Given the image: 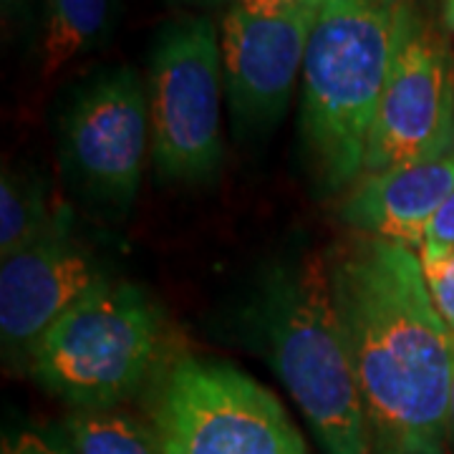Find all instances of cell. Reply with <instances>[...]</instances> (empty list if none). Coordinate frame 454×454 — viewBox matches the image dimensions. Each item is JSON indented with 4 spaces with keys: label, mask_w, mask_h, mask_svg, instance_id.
Listing matches in <instances>:
<instances>
[{
    "label": "cell",
    "mask_w": 454,
    "mask_h": 454,
    "mask_svg": "<svg viewBox=\"0 0 454 454\" xmlns=\"http://www.w3.org/2000/svg\"><path fill=\"white\" fill-rule=\"evenodd\" d=\"M64 432L76 454H162L152 427L119 406L71 409Z\"/></svg>",
    "instance_id": "4fadbf2b"
},
{
    "label": "cell",
    "mask_w": 454,
    "mask_h": 454,
    "mask_svg": "<svg viewBox=\"0 0 454 454\" xmlns=\"http://www.w3.org/2000/svg\"><path fill=\"white\" fill-rule=\"evenodd\" d=\"M454 190V149L422 162L366 172L343 192L339 217L356 235L422 247L432 215Z\"/></svg>",
    "instance_id": "8fae6325"
},
{
    "label": "cell",
    "mask_w": 454,
    "mask_h": 454,
    "mask_svg": "<svg viewBox=\"0 0 454 454\" xmlns=\"http://www.w3.org/2000/svg\"><path fill=\"white\" fill-rule=\"evenodd\" d=\"M442 26L454 35V0H442Z\"/></svg>",
    "instance_id": "ac0fdd59"
},
{
    "label": "cell",
    "mask_w": 454,
    "mask_h": 454,
    "mask_svg": "<svg viewBox=\"0 0 454 454\" xmlns=\"http://www.w3.org/2000/svg\"><path fill=\"white\" fill-rule=\"evenodd\" d=\"M175 356L152 295L106 278L43 333L26 373L74 409H112L152 389Z\"/></svg>",
    "instance_id": "3957f363"
},
{
    "label": "cell",
    "mask_w": 454,
    "mask_h": 454,
    "mask_svg": "<svg viewBox=\"0 0 454 454\" xmlns=\"http://www.w3.org/2000/svg\"><path fill=\"white\" fill-rule=\"evenodd\" d=\"M258 325L278 379L324 454H369L364 404L325 258L276 270L258 301Z\"/></svg>",
    "instance_id": "277c9868"
},
{
    "label": "cell",
    "mask_w": 454,
    "mask_h": 454,
    "mask_svg": "<svg viewBox=\"0 0 454 454\" xmlns=\"http://www.w3.org/2000/svg\"><path fill=\"white\" fill-rule=\"evenodd\" d=\"M454 253V190L450 197L439 205V210L432 215L429 225L424 230L422 247H419V260L432 262V260L447 258Z\"/></svg>",
    "instance_id": "2e32d148"
},
{
    "label": "cell",
    "mask_w": 454,
    "mask_h": 454,
    "mask_svg": "<svg viewBox=\"0 0 454 454\" xmlns=\"http://www.w3.org/2000/svg\"><path fill=\"white\" fill-rule=\"evenodd\" d=\"M450 442L454 444V381H452V404H450Z\"/></svg>",
    "instance_id": "44dd1931"
},
{
    "label": "cell",
    "mask_w": 454,
    "mask_h": 454,
    "mask_svg": "<svg viewBox=\"0 0 454 454\" xmlns=\"http://www.w3.org/2000/svg\"><path fill=\"white\" fill-rule=\"evenodd\" d=\"M162 454H309L283 404L232 364L175 356L149 389Z\"/></svg>",
    "instance_id": "5b68a950"
},
{
    "label": "cell",
    "mask_w": 454,
    "mask_h": 454,
    "mask_svg": "<svg viewBox=\"0 0 454 454\" xmlns=\"http://www.w3.org/2000/svg\"><path fill=\"white\" fill-rule=\"evenodd\" d=\"M46 205L43 184L31 175H18L11 167L3 169L0 182V258L35 243L59 223Z\"/></svg>",
    "instance_id": "5bb4252c"
},
{
    "label": "cell",
    "mask_w": 454,
    "mask_h": 454,
    "mask_svg": "<svg viewBox=\"0 0 454 454\" xmlns=\"http://www.w3.org/2000/svg\"><path fill=\"white\" fill-rule=\"evenodd\" d=\"M106 280L98 260L71 238L66 217L0 265V343L8 369H28L35 343L66 310Z\"/></svg>",
    "instance_id": "30bf717a"
},
{
    "label": "cell",
    "mask_w": 454,
    "mask_h": 454,
    "mask_svg": "<svg viewBox=\"0 0 454 454\" xmlns=\"http://www.w3.org/2000/svg\"><path fill=\"white\" fill-rule=\"evenodd\" d=\"M61 157L91 202L129 210L152 157L146 82L119 66L79 86L61 121Z\"/></svg>",
    "instance_id": "ba28073f"
},
{
    "label": "cell",
    "mask_w": 454,
    "mask_h": 454,
    "mask_svg": "<svg viewBox=\"0 0 454 454\" xmlns=\"http://www.w3.org/2000/svg\"><path fill=\"white\" fill-rule=\"evenodd\" d=\"M424 283L429 298L437 309L439 318L450 328L454 336V253L447 258L432 260V262H422Z\"/></svg>",
    "instance_id": "9a60e30c"
},
{
    "label": "cell",
    "mask_w": 454,
    "mask_h": 454,
    "mask_svg": "<svg viewBox=\"0 0 454 454\" xmlns=\"http://www.w3.org/2000/svg\"><path fill=\"white\" fill-rule=\"evenodd\" d=\"M3 454H76L68 434L59 429H31L13 439Z\"/></svg>",
    "instance_id": "e0dca14e"
},
{
    "label": "cell",
    "mask_w": 454,
    "mask_h": 454,
    "mask_svg": "<svg viewBox=\"0 0 454 454\" xmlns=\"http://www.w3.org/2000/svg\"><path fill=\"white\" fill-rule=\"evenodd\" d=\"M369 454H447L454 336L404 245L354 235L325 255Z\"/></svg>",
    "instance_id": "6da1fadb"
},
{
    "label": "cell",
    "mask_w": 454,
    "mask_h": 454,
    "mask_svg": "<svg viewBox=\"0 0 454 454\" xmlns=\"http://www.w3.org/2000/svg\"><path fill=\"white\" fill-rule=\"evenodd\" d=\"M223 53L212 20L187 16L157 35L146 98L152 164L169 182H210L223 167Z\"/></svg>",
    "instance_id": "8992f818"
},
{
    "label": "cell",
    "mask_w": 454,
    "mask_h": 454,
    "mask_svg": "<svg viewBox=\"0 0 454 454\" xmlns=\"http://www.w3.org/2000/svg\"><path fill=\"white\" fill-rule=\"evenodd\" d=\"M232 3L250 5V8H262V5H280V3H288V0H232Z\"/></svg>",
    "instance_id": "ffe728a7"
},
{
    "label": "cell",
    "mask_w": 454,
    "mask_h": 454,
    "mask_svg": "<svg viewBox=\"0 0 454 454\" xmlns=\"http://www.w3.org/2000/svg\"><path fill=\"white\" fill-rule=\"evenodd\" d=\"M119 0H46L43 79L97 51L114 28Z\"/></svg>",
    "instance_id": "7c38bea8"
},
{
    "label": "cell",
    "mask_w": 454,
    "mask_h": 454,
    "mask_svg": "<svg viewBox=\"0 0 454 454\" xmlns=\"http://www.w3.org/2000/svg\"><path fill=\"white\" fill-rule=\"evenodd\" d=\"M325 0L250 8L232 3L220 28L230 114L243 134L276 129L303 74L310 33Z\"/></svg>",
    "instance_id": "9c48e42d"
},
{
    "label": "cell",
    "mask_w": 454,
    "mask_h": 454,
    "mask_svg": "<svg viewBox=\"0 0 454 454\" xmlns=\"http://www.w3.org/2000/svg\"><path fill=\"white\" fill-rule=\"evenodd\" d=\"M409 0H325L301 74V137L318 187L343 195L364 175L373 114Z\"/></svg>",
    "instance_id": "7a4b0ae2"
},
{
    "label": "cell",
    "mask_w": 454,
    "mask_h": 454,
    "mask_svg": "<svg viewBox=\"0 0 454 454\" xmlns=\"http://www.w3.org/2000/svg\"><path fill=\"white\" fill-rule=\"evenodd\" d=\"M454 149V49L450 31L409 0L389 79L373 114L364 175Z\"/></svg>",
    "instance_id": "52a82bcc"
},
{
    "label": "cell",
    "mask_w": 454,
    "mask_h": 454,
    "mask_svg": "<svg viewBox=\"0 0 454 454\" xmlns=\"http://www.w3.org/2000/svg\"><path fill=\"white\" fill-rule=\"evenodd\" d=\"M26 5V0H3V11H5V18L18 16V11Z\"/></svg>",
    "instance_id": "d6986e66"
}]
</instances>
